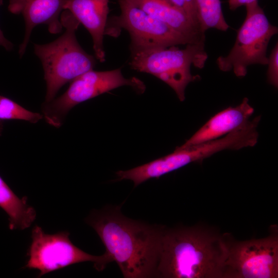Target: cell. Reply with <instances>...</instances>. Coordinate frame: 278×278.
Listing matches in <instances>:
<instances>
[{
    "label": "cell",
    "mask_w": 278,
    "mask_h": 278,
    "mask_svg": "<svg viewBox=\"0 0 278 278\" xmlns=\"http://www.w3.org/2000/svg\"><path fill=\"white\" fill-rule=\"evenodd\" d=\"M85 221L96 232L105 253L116 262L124 277H157L164 227L126 217L118 206L93 211Z\"/></svg>",
    "instance_id": "1"
},
{
    "label": "cell",
    "mask_w": 278,
    "mask_h": 278,
    "mask_svg": "<svg viewBox=\"0 0 278 278\" xmlns=\"http://www.w3.org/2000/svg\"><path fill=\"white\" fill-rule=\"evenodd\" d=\"M227 233L195 225L164 228L157 277L223 278Z\"/></svg>",
    "instance_id": "2"
},
{
    "label": "cell",
    "mask_w": 278,
    "mask_h": 278,
    "mask_svg": "<svg viewBox=\"0 0 278 278\" xmlns=\"http://www.w3.org/2000/svg\"><path fill=\"white\" fill-rule=\"evenodd\" d=\"M60 21L64 33L54 41L34 44L35 54L40 59L46 83L45 102L55 98L59 90L83 73L93 70L96 60L80 46L75 32L80 23L67 10H64Z\"/></svg>",
    "instance_id": "3"
},
{
    "label": "cell",
    "mask_w": 278,
    "mask_h": 278,
    "mask_svg": "<svg viewBox=\"0 0 278 278\" xmlns=\"http://www.w3.org/2000/svg\"><path fill=\"white\" fill-rule=\"evenodd\" d=\"M207 59L204 43H200L187 44L183 49L172 46L132 52L129 64L132 69L150 74L166 83L183 101L186 86L199 77L192 75L191 65L202 68Z\"/></svg>",
    "instance_id": "4"
},
{
    "label": "cell",
    "mask_w": 278,
    "mask_h": 278,
    "mask_svg": "<svg viewBox=\"0 0 278 278\" xmlns=\"http://www.w3.org/2000/svg\"><path fill=\"white\" fill-rule=\"evenodd\" d=\"M245 6L246 17L238 31L234 46L227 56H220L217 60L221 71L233 70L238 77L246 75L250 65H267V47L270 39L278 32L277 27L269 22L257 0Z\"/></svg>",
    "instance_id": "5"
},
{
    "label": "cell",
    "mask_w": 278,
    "mask_h": 278,
    "mask_svg": "<svg viewBox=\"0 0 278 278\" xmlns=\"http://www.w3.org/2000/svg\"><path fill=\"white\" fill-rule=\"evenodd\" d=\"M124 85L130 86L140 93L145 90L143 82L135 77L125 78L120 68L88 71L73 80L60 96L44 103L43 117L48 124L60 127L66 115L75 106Z\"/></svg>",
    "instance_id": "6"
},
{
    "label": "cell",
    "mask_w": 278,
    "mask_h": 278,
    "mask_svg": "<svg viewBox=\"0 0 278 278\" xmlns=\"http://www.w3.org/2000/svg\"><path fill=\"white\" fill-rule=\"evenodd\" d=\"M67 231L46 234L36 225L32 229L31 242L27 250L28 259L24 269H37L38 277L64 268L72 265L84 262L94 263L98 271L103 270L111 258L104 253L96 256L90 254L75 246L71 241Z\"/></svg>",
    "instance_id": "7"
},
{
    "label": "cell",
    "mask_w": 278,
    "mask_h": 278,
    "mask_svg": "<svg viewBox=\"0 0 278 278\" xmlns=\"http://www.w3.org/2000/svg\"><path fill=\"white\" fill-rule=\"evenodd\" d=\"M120 14L108 20L105 35L116 37L121 29L131 37V53L180 44H196L164 22L126 0H118Z\"/></svg>",
    "instance_id": "8"
},
{
    "label": "cell",
    "mask_w": 278,
    "mask_h": 278,
    "mask_svg": "<svg viewBox=\"0 0 278 278\" xmlns=\"http://www.w3.org/2000/svg\"><path fill=\"white\" fill-rule=\"evenodd\" d=\"M277 227L264 238L238 241L227 234L223 278H277Z\"/></svg>",
    "instance_id": "9"
},
{
    "label": "cell",
    "mask_w": 278,
    "mask_h": 278,
    "mask_svg": "<svg viewBox=\"0 0 278 278\" xmlns=\"http://www.w3.org/2000/svg\"><path fill=\"white\" fill-rule=\"evenodd\" d=\"M65 0H9V11L14 14H22L25 23L24 40L19 53L22 57L25 51L33 29L38 25L48 26L50 33L61 32L63 26L60 21L64 10Z\"/></svg>",
    "instance_id": "10"
},
{
    "label": "cell",
    "mask_w": 278,
    "mask_h": 278,
    "mask_svg": "<svg viewBox=\"0 0 278 278\" xmlns=\"http://www.w3.org/2000/svg\"><path fill=\"white\" fill-rule=\"evenodd\" d=\"M109 0H65L64 10H68L89 32L93 40L95 56L105 61L103 37L108 22Z\"/></svg>",
    "instance_id": "11"
},
{
    "label": "cell",
    "mask_w": 278,
    "mask_h": 278,
    "mask_svg": "<svg viewBox=\"0 0 278 278\" xmlns=\"http://www.w3.org/2000/svg\"><path fill=\"white\" fill-rule=\"evenodd\" d=\"M254 112L249 99L216 114L179 147L184 148L223 137L237 130L249 120Z\"/></svg>",
    "instance_id": "12"
},
{
    "label": "cell",
    "mask_w": 278,
    "mask_h": 278,
    "mask_svg": "<svg viewBox=\"0 0 278 278\" xmlns=\"http://www.w3.org/2000/svg\"><path fill=\"white\" fill-rule=\"evenodd\" d=\"M170 26L194 43H204L205 32L181 9L167 0H126Z\"/></svg>",
    "instance_id": "13"
},
{
    "label": "cell",
    "mask_w": 278,
    "mask_h": 278,
    "mask_svg": "<svg viewBox=\"0 0 278 278\" xmlns=\"http://www.w3.org/2000/svg\"><path fill=\"white\" fill-rule=\"evenodd\" d=\"M0 207L8 215L11 230L26 229L36 219V210L27 203V197H18L1 176Z\"/></svg>",
    "instance_id": "14"
},
{
    "label": "cell",
    "mask_w": 278,
    "mask_h": 278,
    "mask_svg": "<svg viewBox=\"0 0 278 278\" xmlns=\"http://www.w3.org/2000/svg\"><path fill=\"white\" fill-rule=\"evenodd\" d=\"M199 19L202 30L209 28L226 31L229 28L226 22L220 0H196Z\"/></svg>",
    "instance_id": "15"
},
{
    "label": "cell",
    "mask_w": 278,
    "mask_h": 278,
    "mask_svg": "<svg viewBox=\"0 0 278 278\" xmlns=\"http://www.w3.org/2000/svg\"><path fill=\"white\" fill-rule=\"evenodd\" d=\"M42 118L41 114L29 111L11 99L0 95V120L19 119L36 123Z\"/></svg>",
    "instance_id": "16"
},
{
    "label": "cell",
    "mask_w": 278,
    "mask_h": 278,
    "mask_svg": "<svg viewBox=\"0 0 278 278\" xmlns=\"http://www.w3.org/2000/svg\"><path fill=\"white\" fill-rule=\"evenodd\" d=\"M267 78L268 82L275 88L278 86V44L272 50L268 58Z\"/></svg>",
    "instance_id": "17"
},
{
    "label": "cell",
    "mask_w": 278,
    "mask_h": 278,
    "mask_svg": "<svg viewBox=\"0 0 278 278\" xmlns=\"http://www.w3.org/2000/svg\"><path fill=\"white\" fill-rule=\"evenodd\" d=\"M186 6V13L192 21L198 26L202 31L201 27L197 8L196 0H183ZM204 32V31H203Z\"/></svg>",
    "instance_id": "18"
},
{
    "label": "cell",
    "mask_w": 278,
    "mask_h": 278,
    "mask_svg": "<svg viewBox=\"0 0 278 278\" xmlns=\"http://www.w3.org/2000/svg\"><path fill=\"white\" fill-rule=\"evenodd\" d=\"M257 0H229V8L231 10H235L241 6L246 5Z\"/></svg>",
    "instance_id": "19"
},
{
    "label": "cell",
    "mask_w": 278,
    "mask_h": 278,
    "mask_svg": "<svg viewBox=\"0 0 278 278\" xmlns=\"http://www.w3.org/2000/svg\"><path fill=\"white\" fill-rule=\"evenodd\" d=\"M2 4V0H0V5ZM0 45L3 46L7 50H11L13 48V44L8 41L4 36L0 29Z\"/></svg>",
    "instance_id": "20"
},
{
    "label": "cell",
    "mask_w": 278,
    "mask_h": 278,
    "mask_svg": "<svg viewBox=\"0 0 278 278\" xmlns=\"http://www.w3.org/2000/svg\"><path fill=\"white\" fill-rule=\"evenodd\" d=\"M173 5L182 10L186 14V6L183 0H167Z\"/></svg>",
    "instance_id": "21"
},
{
    "label": "cell",
    "mask_w": 278,
    "mask_h": 278,
    "mask_svg": "<svg viewBox=\"0 0 278 278\" xmlns=\"http://www.w3.org/2000/svg\"><path fill=\"white\" fill-rule=\"evenodd\" d=\"M2 131H3V125L1 123V121L0 120V135L1 134Z\"/></svg>",
    "instance_id": "22"
}]
</instances>
